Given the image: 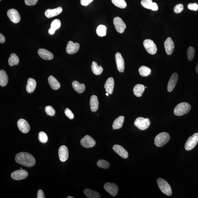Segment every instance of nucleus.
Wrapping results in <instances>:
<instances>
[{"label":"nucleus","mask_w":198,"mask_h":198,"mask_svg":"<svg viewBox=\"0 0 198 198\" xmlns=\"http://www.w3.org/2000/svg\"><path fill=\"white\" fill-rule=\"evenodd\" d=\"M164 48L166 53L170 55L173 53L174 49V44L173 40L170 37L166 39L164 42Z\"/></svg>","instance_id":"obj_19"},{"label":"nucleus","mask_w":198,"mask_h":198,"mask_svg":"<svg viewBox=\"0 0 198 198\" xmlns=\"http://www.w3.org/2000/svg\"><path fill=\"white\" fill-rule=\"evenodd\" d=\"M191 109V107L190 104L183 102L176 106L174 109V112L177 116H182L189 112Z\"/></svg>","instance_id":"obj_2"},{"label":"nucleus","mask_w":198,"mask_h":198,"mask_svg":"<svg viewBox=\"0 0 198 198\" xmlns=\"http://www.w3.org/2000/svg\"><path fill=\"white\" fill-rule=\"evenodd\" d=\"M5 41V38L4 35L1 33L0 34V43L1 44H3Z\"/></svg>","instance_id":"obj_48"},{"label":"nucleus","mask_w":198,"mask_h":198,"mask_svg":"<svg viewBox=\"0 0 198 198\" xmlns=\"http://www.w3.org/2000/svg\"><path fill=\"white\" fill-rule=\"evenodd\" d=\"M55 31L52 30V29H51L50 28L48 29V32L49 34L50 35H53L54 34Z\"/></svg>","instance_id":"obj_49"},{"label":"nucleus","mask_w":198,"mask_h":198,"mask_svg":"<svg viewBox=\"0 0 198 198\" xmlns=\"http://www.w3.org/2000/svg\"><path fill=\"white\" fill-rule=\"evenodd\" d=\"M178 79V74L176 73H174L171 76L169 82H168L167 90L168 92L172 91L175 88Z\"/></svg>","instance_id":"obj_20"},{"label":"nucleus","mask_w":198,"mask_h":198,"mask_svg":"<svg viewBox=\"0 0 198 198\" xmlns=\"http://www.w3.org/2000/svg\"><path fill=\"white\" fill-rule=\"evenodd\" d=\"M45 196L44 192L42 190H39L37 193V198H44Z\"/></svg>","instance_id":"obj_47"},{"label":"nucleus","mask_w":198,"mask_h":198,"mask_svg":"<svg viewBox=\"0 0 198 198\" xmlns=\"http://www.w3.org/2000/svg\"><path fill=\"white\" fill-rule=\"evenodd\" d=\"M45 112L47 115L51 116H53L55 115V110L54 108L51 106H48L45 107Z\"/></svg>","instance_id":"obj_41"},{"label":"nucleus","mask_w":198,"mask_h":198,"mask_svg":"<svg viewBox=\"0 0 198 198\" xmlns=\"http://www.w3.org/2000/svg\"><path fill=\"white\" fill-rule=\"evenodd\" d=\"M112 3L116 6L121 9H124L127 7V3L125 0H112Z\"/></svg>","instance_id":"obj_36"},{"label":"nucleus","mask_w":198,"mask_h":198,"mask_svg":"<svg viewBox=\"0 0 198 198\" xmlns=\"http://www.w3.org/2000/svg\"><path fill=\"white\" fill-rule=\"evenodd\" d=\"M97 164L99 167L103 168V169H107L110 166L109 162L103 160H100L98 161Z\"/></svg>","instance_id":"obj_38"},{"label":"nucleus","mask_w":198,"mask_h":198,"mask_svg":"<svg viewBox=\"0 0 198 198\" xmlns=\"http://www.w3.org/2000/svg\"><path fill=\"white\" fill-rule=\"evenodd\" d=\"M58 155L61 161L63 162L66 161L69 156V152L67 147L64 145L60 146L58 150Z\"/></svg>","instance_id":"obj_16"},{"label":"nucleus","mask_w":198,"mask_h":198,"mask_svg":"<svg viewBox=\"0 0 198 198\" xmlns=\"http://www.w3.org/2000/svg\"><path fill=\"white\" fill-rule=\"evenodd\" d=\"M198 142V133H196L188 139L185 143V150L187 151L192 150L196 146Z\"/></svg>","instance_id":"obj_6"},{"label":"nucleus","mask_w":198,"mask_h":198,"mask_svg":"<svg viewBox=\"0 0 198 198\" xmlns=\"http://www.w3.org/2000/svg\"><path fill=\"white\" fill-rule=\"evenodd\" d=\"M74 89L79 93H82L85 91V86L83 84L80 83L77 81H74L72 83Z\"/></svg>","instance_id":"obj_30"},{"label":"nucleus","mask_w":198,"mask_h":198,"mask_svg":"<svg viewBox=\"0 0 198 198\" xmlns=\"http://www.w3.org/2000/svg\"><path fill=\"white\" fill-rule=\"evenodd\" d=\"M183 6L182 4H179L175 6L174 8V12L176 13H181L183 10Z\"/></svg>","instance_id":"obj_42"},{"label":"nucleus","mask_w":198,"mask_h":198,"mask_svg":"<svg viewBox=\"0 0 198 198\" xmlns=\"http://www.w3.org/2000/svg\"><path fill=\"white\" fill-rule=\"evenodd\" d=\"M143 44L147 52L149 53L154 55L157 52V47L153 40L147 39L145 40L143 42Z\"/></svg>","instance_id":"obj_7"},{"label":"nucleus","mask_w":198,"mask_h":198,"mask_svg":"<svg viewBox=\"0 0 198 198\" xmlns=\"http://www.w3.org/2000/svg\"><path fill=\"white\" fill-rule=\"evenodd\" d=\"M15 160L17 163L28 167L34 166L36 162V160L32 154L24 152L17 154L15 156Z\"/></svg>","instance_id":"obj_1"},{"label":"nucleus","mask_w":198,"mask_h":198,"mask_svg":"<svg viewBox=\"0 0 198 198\" xmlns=\"http://www.w3.org/2000/svg\"><path fill=\"white\" fill-rule=\"evenodd\" d=\"M38 138L40 142L42 143H46L48 141V138L47 134L43 131H41L39 134Z\"/></svg>","instance_id":"obj_40"},{"label":"nucleus","mask_w":198,"mask_h":198,"mask_svg":"<svg viewBox=\"0 0 198 198\" xmlns=\"http://www.w3.org/2000/svg\"><path fill=\"white\" fill-rule=\"evenodd\" d=\"M188 8L191 10L197 11L198 9V5L197 3H190L187 6Z\"/></svg>","instance_id":"obj_44"},{"label":"nucleus","mask_w":198,"mask_h":198,"mask_svg":"<svg viewBox=\"0 0 198 198\" xmlns=\"http://www.w3.org/2000/svg\"><path fill=\"white\" fill-rule=\"evenodd\" d=\"M80 45L78 43H74L70 41L68 43L66 48V52L69 54H74L77 53L79 50Z\"/></svg>","instance_id":"obj_15"},{"label":"nucleus","mask_w":198,"mask_h":198,"mask_svg":"<svg viewBox=\"0 0 198 198\" xmlns=\"http://www.w3.org/2000/svg\"><path fill=\"white\" fill-rule=\"evenodd\" d=\"M196 72H197V73L198 74V62L196 66Z\"/></svg>","instance_id":"obj_50"},{"label":"nucleus","mask_w":198,"mask_h":198,"mask_svg":"<svg viewBox=\"0 0 198 198\" xmlns=\"http://www.w3.org/2000/svg\"><path fill=\"white\" fill-rule=\"evenodd\" d=\"M116 61L117 68L120 72H124L125 68L124 61L120 53L117 52L115 55Z\"/></svg>","instance_id":"obj_14"},{"label":"nucleus","mask_w":198,"mask_h":198,"mask_svg":"<svg viewBox=\"0 0 198 198\" xmlns=\"http://www.w3.org/2000/svg\"><path fill=\"white\" fill-rule=\"evenodd\" d=\"M145 87L142 84H137L135 86L133 89V92L134 95L137 97H140L142 95L144 92Z\"/></svg>","instance_id":"obj_27"},{"label":"nucleus","mask_w":198,"mask_h":198,"mask_svg":"<svg viewBox=\"0 0 198 198\" xmlns=\"http://www.w3.org/2000/svg\"><path fill=\"white\" fill-rule=\"evenodd\" d=\"M82 145L86 148L93 147L96 144L95 141L91 136L86 135L80 141Z\"/></svg>","instance_id":"obj_12"},{"label":"nucleus","mask_w":198,"mask_h":198,"mask_svg":"<svg viewBox=\"0 0 198 198\" xmlns=\"http://www.w3.org/2000/svg\"><path fill=\"white\" fill-rule=\"evenodd\" d=\"M28 172L26 170L21 169L14 171L11 174L12 179L15 180H21L25 179L28 176Z\"/></svg>","instance_id":"obj_10"},{"label":"nucleus","mask_w":198,"mask_h":198,"mask_svg":"<svg viewBox=\"0 0 198 198\" xmlns=\"http://www.w3.org/2000/svg\"><path fill=\"white\" fill-rule=\"evenodd\" d=\"M93 0H80V3L82 5L87 6L89 5Z\"/></svg>","instance_id":"obj_46"},{"label":"nucleus","mask_w":198,"mask_h":198,"mask_svg":"<svg viewBox=\"0 0 198 198\" xmlns=\"http://www.w3.org/2000/svg\"><path fill=\"white\" fill-rule=\"evenodd\" d=\"M158 187L162 193L165 195L171 196L172 194L171 187L168 182L162 178H159L157 180Z\"/></svg>","instance_id":"obj_4"},{"label":"nucleus","mask_w":198,"mask_h":198,"mask_svg":"<svg viewBox=\"0 0 198 198\" xmlns=\"http://www.w3.org/2000/svg\"><path fill=\"white\" fill-rule=\"evenodd\" d=\"M8 82V77L6 72L3 70L0 71V85L2 87H4Z\"/></svg>","instance_id":"obj_29"},{"label":"nucleus","mask_w":198,"mask_h":198,"mask_svg":"<svg viewBox=\"0 0 198 198\" xmlns=\"http://www.w3.org/2000/svg\"><path fill=\"white\" fill-rule=\"evenodd\" d=\"M48 82L51 88L54 90H57L60 87V84L54 76L51 75L48 78Z\"/></svg>","instance_id":"obj_26"},{"label":"nucleus","mask_w":198,"mask_h":198,"mask_svg":"<svg viewBox=\"0 0 198 198\" xmlns=\"http://www.w3.org/2000/svg\"><path fill=\"white\" fill-rule=\"evenodd\" d=\"M91 70L93 73L97 75H100L103 71V68L101 66L98 65L97 63L95 61L92 62Z\"/></svg>","instance_id":"obj_32"},{"label":"nucleus","mask_w":198,"mask_h":198,"mask_svg":"<svg viewBox=\"0 0 198 198\" xmlns=\"http://www.w3.org/2000/svg\"><path fill=\"white\" fill-rule=\"evenodd\" d=\"M36 87V80L32 78H29L27 81V85L26 86V91L28 93H32L35 91Z\"/></svg>","instance_id":"obj_24"},{"label":"nucleus","mask_w":198,"mask_h":198,"mask_svg":"<svg viewBox=\"0 0 198 198\" xmlns=\"http://www.w3.org/2000/svg\"><path fill=\"white\" fill-rule=\"evenodd\" d=\"M62 11L61 7H59L54 9H48L45 12V15L47 17L50 18L59 15Z\"/></svg>","instance_id":"obj_22"},{"label":"nucleus","mask_w":198,"mask_h":198,"mask_svg":"<svg viewBox=\"0 0 198 198\" xmlns=\"http://www.w3.org/2000/svg\"><path fill=\"white\" fill-rule=\"evenodd\" d=\"M104 189L112 196H115L118 192V187L116 184L107 182L104 186Z\"/></svg>","instance_id":"obj_9"},{"label":"nucleus","mask_w":198,"mask_h":198,"mask_svg":"<svg viewBox=\"0 0 198 198\" xmlns=\"http://www.w3.org/2000/svg\"><path fill=\"white\" fill-rule=\"evenodd\" d=\"M106 95L107 96H108L109 94L107 93H106Z\"/></svg>","instance_id":"obj_52"},{"label":"nucleus","mask_w":198,"mask_h":198,"mask_svg":"<svg viewBox=\"0 0 198 198\" xmlns=\"http://www.w3.org/2000/svg\"><path fill=\"white\" fill-rule=\"evenodd\" d=\"M74 197L72 196H68L67 197V198H74Z\"/></svg>","instance_id":"obj_51"},{"label":"nucleus","mask_w":198,"mask_h":198,"mask_svg":"<svg viewBox=\"0 0 198 198\" xmlns=\"http://www.w3.org/2000/svg\"><path fill=\"white\" fill-rule=\"evenodd\" d=\"M19 63V58L16 54L15 53H12L11 54L8 60L9 65L13 66L15 65H17Z\"/></svg>","instance_id":"obj_33"},{"label":"nucleus","mask_w":198,"mask_h":198,"mask_svg":"<svg viewBox=\"0 0 198 198\" xmlns=\"http://www.w3.org/2000/svg\"><path fill=\"white\" fill-rule=\"evenodd\" d=\"M17 126L19 130L23 133H27L30 130V126L28 123L23 119H19L17 121Z\"/></svg>","instance_id":"obj_13"},{"label":"nucleus","mask_w":198,"mask_h":198,"mask_svg":"<svg viewBox=\"0 0 198 198\" xmlns=\"http://www.w3.org/2000/svg\"><path fill=\"white\" fill-rule=\"evenodd\" d=\"M141 3L144 7L152 10L153 11H157L158 9L157 4L155 2H153L152 0H142Z\"/></svg>","instance_id":"obj_18"},{"label":"nucleus","mask_w":198,"mask_h":198,"mask_svg":"<svg viewBox=\"0 0 198 198\" xmlns=\"http://www.w3.org/2000/svg\"><path fill=\"white\" fill-rule=\"evenodd\" d=\"M170 138L168 133L162 132L157 136L154 139V144L156 146L160 147L165 145L169 141Z\"/></svg>","instance_id":"obj_3"},{"label":"nucleus","mask_w":198,"mask_h":198,"mask_svg":"<svg viewBox=\"0 0 198 198\" xmlns=\"http://www.w3.org/2000/svg\"><path fill=\"white\" fill-rule=\"evenodd\" d=\"M124 117L123 116H119L113 121V128L114 130L119 129L123 126L124 122Z\"/></svg>","instance_id":"obj_28"},{"label":"nucleus","mask_w":198,"mask_h":198,"mask_svg":"<svg viewBox=\"0 0 198 198\" xmlns=\"http://www.w3.org/2000/svg\"><path fill=\"white\" fill-rule=\"evenodd\" d=\"M7 15L12 22L15 23H19L21 20V16L16 10L12 9L7 12Z\"/></svg>","instance_id":"obj_11"},{"label":"nucleus","mask_w":198,"mask_h":198,"mask_svg":"<svg viewBox=\"0 0 198 198\" xmlns=\"http://www.w3.org/2000/svg\"><path fill=\"white\" fill-rule=\"evenodd\" d=\"M113 22L116 30L117 32L121 34L124 32L125 29L126 28V25L121 18L115 17L113 19Z\"/></svg>","instance_id":"obj_8"},{"label":"nucleus","mask_w":198,"mask_h":198,"mask_svg":"<svg viewBox=\"0 0 198 198\" xmlns=\"http://www.w3.org/2000/svg\"><path fill=\"white\" fill-rule=\"evenodd\" d=\"M61 26V23L59 19H56L52 21L51 24L50 28L55 31L58 29Z\"/></svg>","instance_id":"obj_37"},{"label":"nucleus","mask_w":198,"mask_h":198,"mask_svg":"<svg viewBox=\"0 0 198 198\" xmlns=\"http://www.w3.org/2000/svg\"><path fill=\"white\" fill-rule=\"evenodd\" d=\"M38 0H25V4L28 6L35 5L38 2Z\"/></svg>","instance_id":"obj_45"},{"label":"nucleus","mask_w":198,"mask_h":198,"mask_svg":"<svg viewBox=\"0 0 198 198\" xmlns=\"http://www.w3.org/2000/svg\"><path fill=\"white\" fill-rule=\"evenodd\" d=\"M114 87V80L113 78L110 77L107 80L104 85V88L107 93L111 95L113 93Z\"/></svg>","instance_id":"obj_23"},{"label":"nucleus","mask_w":198,"mask_h":198,"mask_svg":"<svg viewBox=\"0 0 198 198\" xmlns=\"http://www.w3.org/2000/svg\"><path fill=\"white\" fill-rule=\"evenodd\" d=\"M84 193L89 198H100L101 196L97 192L89 189L84 190Z\"/></svg>","instance_id":"obj_31"},{"label":"nucleus","mask_w":198,"mask_h":198,"mask_svg":"<svg viewBox=\"0 0 198 198\" xmlns=\"http://www.w3.org/2000/svg\"><path fill=\"white\" fill-rule=\"evenodd\" d=\"M65 113L66 116L70 119H74V114L69 109L66 108L65 111Z\"/></svg>","instance_id":"obj_43"},{"label":"nucleus","mask_w":198,"mask_h":198,"mask_svg":"<svg viewBox=\"0 0 198 198\" xmlns=\"http://www.w3.org/2000/svg\"><path fill=\"white\" fill-rule=\"evenodd\" d=\"M195 54V49L193 47H190L187 51V57L188 60L191 61L192 60Z\"/></svg>","instance_id":"obj_39"},{"label":"nucleus","mask_w":198,"mask_h":198,"mask_svg":"<svg viewBox=\"0 0 198 198\" xmlns=\"http://www.w3.org/2000/svg\"><path fill=\"white\" fill-rule=\"evenodd\" d=\"M106 30L107 27L105 25H100L98 27L96 32L99 36L103 37L106 35Z\"/></svg>","instance_id":"obj_35"},{"label":"nucleus","mask_w":198,"mask_h":198,"mask_svg":"<svg viewBox=\"0 0 198 198\" xmlns=\"http://www.w3.org/2000/svg\"><path fill=\"white\" fill-rule=\"evenodd\" d=\"M139 72L141 76L143 77H146L150 74L151 70L150 68L147 66H142L139 69Z\"/></svg>","instance_id":"obj_34"},{"label":"nucleus","mask_w":198,"mask_h":198,"mask_svg":"<svg viewBox=\"0 0 198 198\" xmlns=\"http://www.w3.org/2000/svg\"><path fill=\"white\" fill-rule=\"evenodd\" d=\"M2 1V0H0V1Z\"/></svg>","instance_id":"obj_55"},{"label":"nucleus","mask_w":198,"mask_h":198,"mask_svg":"<svg viewBox=\"0 0 198 198\" xmlns=\"http://www.w3.org/2000/svg\"><path fill=\"white\" fill-rule=\"evenodd\" d=\"M91 111L93 112L96 111L99 107V102L96 95H93L91 97L90 101Z\"/></svg>","instance_id":"obj_25"},{"label":"nucleus","mask_w":198,"mask_h":198,"mask_svg":"<svg viewBox=\"0 0 198 198\" xmlns=\"http://www.w3.org/2000/svg\"><path fill=\"white\" fill-rule=\"evenodd\" d=\"M147 87L146 86V87H145V88H147Z\"/></svg>","instance_id":"obj_54"},{"label":"nucleus","mask_w":198,"mask_h":198,"mask_svg":"<svg viewBox=\"0 0 198 198\" xmlns=\"http://www.w3.org/2000/svg\"><path fill=\"white\" fill-rule=\"evenodd\" d=\"M20 169H22V168H20Z\"/></svg>","instance_id":"obj_53"},{"label":"nucleus","mask_w":198,"mask_h":198,"mask_svg":"<svg viewBox=\"0 0 198 198\" xmlns=\"http://www.w3.org/2000/svg\"><path fill=\"white\" fill-rule=\"evenodd\" d=\"M39 55L44 60H50L53 58V55L49 51L44 48H40L38 52Z\"/></svg>","instance_id":"obj_21"},{"label":"nucleus","mask_w":198,"mask_h":198,"mask_svg":"<svg viewBox=\"0 0 198 198\" xmlns=\"http://www.w3.org/2000/svg\"><path fill=\"white\" fill-rule=\"evenodd\" d=\"M114 151L121 158L126 159L128 158V152L122 146L119 145H115L113 147Z\"/></svg>","instance_id":"obj_17"},{"label":"nucleus","mask_w":198,"mask_h":198,"mask_svg":"<svg viewBox=\"0 0 198 198\" xmlns=\"http://www.w3.org/2000/svg\"><path fill=\"white\" fill-rule=\"evenodd\" d=\"M150 124V120L142 117H139L135 120L134 124L141 130H144L147 129Z\"/></svg>","instance_id":"obj_5"}]
</instances>
